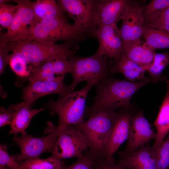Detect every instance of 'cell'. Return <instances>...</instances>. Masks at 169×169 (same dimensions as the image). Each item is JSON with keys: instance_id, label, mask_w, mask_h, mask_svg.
<instances>
[{"instance_id": "6da1fadb", "label": "cell", "mask_w": 169, "mask_h": 169, "mask_svg": "<svg viewBox=\"0 0 169 169\" xmlns=\"http://www.w3.org/2000/svg\"><path fill=\"white\" fill-rule=\"evenodd\" d=\"M150 82H132L108 76L95 84L96 94L90 106L86 107L84 116L92 112L131 109V99L139 89Z\"/></svg>"}, {"instance_id": "7a4b0ae2", "label": "cell", "mask_w": 169, "mask_h": 169, "mask_svg": "<svg viewBox=\"0 0 169 169\" xmlns=\"http://www.w3.org/2000/svg\"><path fill=\"white\" fill-rule=\"evenodd\" d=\"M93 83L87 82L82 89L72 91L59 97L57 100H50L45 105L52 115L57 114L59 118L57 127L62 128L69 125H77L84 119L86 100Z\"/></svg>"}, {"instance_id": "3957f363", "label": "cell", "mask_w": 169, "mask_h": 169, "mask_svg": "<svg viewBox=\"0 0 169 169\" xmlns=\"http://www.w3.org/2000/svg\"><path fill=\"white\" fill-rule=\"evenodd\" d=\"M73 43L65 42L63 44H49L41 41L26 40L11 42L6 44L10 51L17 50L26 57L31 67L32 73L57 56L64 54L69 56L73 55Z\"/></svg>"}, {"instance_id": "277c9868", "label": "cell", "mask_w": 169, "mask_h": 169, "mask_svg": "<svg viewBox=\"0 0 169 169\" xmlns=\"http://www.w3.org/2000/svg\"><path fill=\"white\" fill-rule=\"evenodd\" d=\"M117 111H97L85 115L84 120L76 125L82 131L90 145L88 150L92 153L100 152L104 147L114 126Z\"/></svg>"}, {"instance_id": "5b68a950", "label": "cell", "mask_w": 169, "mask_h": 169, "mask_svg": "<svg viewBox=\"0 0 169 169\" xmlns=\"http://www.w3.org/2000/svg\"><path fill=\"white\" fill-rule=\"evenodd\" d=\"M85 34V31L76 22L70 24L59 19H47L35 23L28 40L53 44L63 40L73 43L84 39Z\"/></svg>"}, {"instance_id": "8992f818", "label": "cell", "mask_w": 169, "mask_h": 169, "mask_svg": "<svg viewBox=\"0 0 169 169\" xmlns=\"http://www.w3.org/2000/svg\"><path fill=\"white\" fill-rule=\"evenodd\" d=\"M108 57L95 53L92 56L82 57L73 55L68 58L73 82L70 84L73 90L79 83L86 81L95 84L109 76L111 64H108Z\"/></svg>"}, {"instance_id": "52a82bcc", "label": "cell", "mask_w": 169, "mask_h": 169, "mask_svg": "<svg viewBox=\"0 0 169 169\" xmlns=\"http://www.w3.org/2000/svg\"><path fill=\"white\" fill-rule=\"evenodd\" d=\"M47 124L44 130V133L48 134L46 136L35 137L28 135L25 131L21 133L19 136L14 135L12 140L19 146L21 151L20 154L12 156L18 162L39 158L44 152H53L57 139L55 131L56 126L50 121Z\"/></svg>"}, {"instance_id": "ba28073f", "label": "cell", "mask_w": 169, "mask_h": 169, "mask_svg": "<svg viewBox=\"0 0 169 169\" xmlns=\"http://www.w3.org/2000/svg\"><path fill=\"white\" fill-rule=\"evenodd\" d=\"M57 139L51 157L62 159L84 158V152L90 148L87 138L76 125H69L62 128L56 126Z\"/></svg>"}, {"instance_id": "9c48e42d", "label": "cell", "mask_w": 169, "mask_h": 169, "mask_svg": "<svg viewBox=\"0 0 169 169\" xmlns=\"http://www.w3.org/2000/svg\"><path fill=\"white\" fill-rule=\"evenodd\" d=\"M18 8L7 31L0 33V43L6 44L11 42L29 40L35 23L33 2L30 0H14Z\"/></svg>"}, {"instance_id": "30bf717a", "label": "cell", "mask_w": 169, "mask_h": 169, "mask_svg": "<svg viewBox=\"0 0 169 169\" xmlns=\"http://www.w3.org/2000/svg\"><path fill=\"white\" fill-rule=\"evenodd\" d=\"M98 0H58L56 2L63 12L74 22L79 23L86 33L92 34L95 29Z\"/></svg>"}, {"instance_id": "8fae6325", "label": "cell", "mask_w": 169, "mask_h": 169, "mask_svg": "<svg viewBox=\"0 0 169 169\" xmlns=\"http://www.w3.org/2000/svg\"><path fill=\"white\" fill-rule=\"evenodd\" d=\"M130 109H120L117 111L114 126L103 149L98 153H92L100 158H114L115 153L129 136L131 119L133 114Z\"/></svg>"}, {"instance_id": "7c38bea8", "label": "cell", "mask_w": 169, "mask_h": 169, "mask_svg": "<svg viewBox=\"0 0 169 169\" xmlns=\"http://www.w3.org/2000/svg\"><path fill=\"white\" fill-rule=\"evenodd\" d=\"M92 35L98 39L99 47L95 53L119 59L122 55V40L117 23L104 25L95 29Z\"/></svg>"}, {"instance_id": "4fadbf2b", "label": "cell", "mask_w": 169, "mask_h": 169, "mask_svg": "<svg viewBox=\"0 0 169 169\" xmlns=\"http://www.w3.org/2000/svg\"><path fill=\"white\" fill-rule=\"evenodd\" d=\"M117 165L122 169H158L156 153L147 143L131 152L118 151Z\"/></svg>"}, {"instance_id": "5bb4252c", "label": "cell", "mask_w": 169, "mask_h": 169, "mask_svg": "<svg viewBox=\"0 0 169 169\" xmlns=\"http://www.w3.org/2000/svg\"><path fill=\"white\" fill-rule=\"evenodd\" d=\"M156 137V132L141 110L131 117L129 136L125 150L129 152L135 151L150 141L155 140Z\"/></svg>"}, {"instance_id": "9a60e30c", "label": "cell", "mask_w": 169, "mask_h": 169, "mask_svg": "<svg viewBox=\"0 0 169 169\" xmlns=\"http://www.w3.org/2000/svg\"><path fill=\"white\" fill-rule=\"evenodd\" d=\"M145 19L142 7L128 1L121 19L120 31L122 41L128 42L140 38Z\"/></svg>"}, {"instance_id": "2e32d148", "label": "cell", "mask_w": 169, "mask_h": 169, "mask_svg": "<svg viewBox=\"0 0 169 169\" xmlns=\"http://www.w3.org/2000/svg\"><path fill=\"white\" fill-rule=\"evenodd\" d=\"M23 92L24 102L31 106L38 98L45 95L57 94L59 97L64 96L73 90L70 84L67 86L60 81L34 80L29 81Z\"/></svg>"}, {"instance_id": "e0dca14e", "label": "cell", "mask_w": 169, "mask_h": 169, "mask_svg": "<svg viewBox=\"0 0 169 169\" xmlns=\"http://www.w3.org/2000/svg\"><path fill=\"white\" fill-rule=\"evenodd\" d=\"M128 1L125 0H98L95 29L103 25L117 23L119 20L122 19Z\"/></svg>"}, {"instance_id": "ac0fdd59", "label": "cell", "mask_w": 169, "mask_h": 169, "mask_svg": "<svg viewBox=\"0 0 169 169\" xmlns=\"http://www.w3.org/2000/svg\"><path fill=\"white\" fill-rule=\"evenodd\" d=\"M154 53L140 38L122 42V53L128 59L143 67L145 70L152 63Z\"/></svg>"}, {"instance_id": "d6986e66", "label": "cell", "mask_w": 169, "mask_h": 169, "mask_svg": "<svg viewBox=\"0 0 169 169\" xmlns=\"http://www.w3.org/2000/svg\"><path fill=\"white\" fill-rule=\"evenodd\" d=\"M145 71L143 67L128 59L122 53L120 59L115 60L110 69V73H120L131 81L152 82L150 78L145 75Z\"/></svg>"}, {"instance_id": "ffe728a7", "label": "cell", "mask_w": 169, "mask_h": 169, "mask_svg": "<svg viewBox=\"0 0 169 169\" xmlns=\"http://www.w3.org/2000/svg\"><path fill=\"white\" fill-rule=\"evenodd\" d=\"M166 83L167 92L153 123L156 137L152 147L155 150L161 145L169 132V79Z\"/></svg>"}, {"instance_id": "44dd1931", "label": "cell", "mask_w": 169, "mask_h": 169, "mask_svg": "<svg viewBox=\"0 0 169 169\" xmlns=\"http://www.w3.org/2000/svg\"><path fill=\"white\" fill-rule=\"evenodd\" d=\"M35 23L47 19H57L67 22L63 11L54 0H38L33 2Z\"/></svg>"}, {"instance_id": "7402d4cb", "label": "cell", "mask_w": 169, "mask_h": 169, "mask_svg": "<svg viewBox=\"0 0 169 169\" xmlns=\"http://www.w3.org/2000/svg\"><path fill=\"white\" fill-rule=\"evenodd\" d=\"M44 108L33 109L31 106L24 102L20 103V105L13 120L10 124V134L17 135L25 131L29 125L32 118L38 113L43 111Z\"/></svg>"}, {"instance_id": "603a6c76", "label": "cell", "mask_w": 169, "mask_h": 169, "mask_svg": "<svg viewBox=\"0 0 169 169\" xmlns=\"http://www.w3.org/2000/svg\"><path fill=\"white\" fill-rule=\"evenodd\" d=\"M169 64V53H154L153 61L146 69L150 76L152 81L157 83L160 81L166 82L168 79L162 74L165 68Z\"/></svg>"}, {"instance_id": "cb8c5ba5", "label": "cell", "mask_w": 169, "mask_h": 169, "mask_svg": "<svg viewBox=\"0 0 169 169\" xmlns=\"http://www.w3.org/2000/svg\"><path fill=\"white\" fill-rule=\"evenodd\" d=\"M142 36L147 46L152 51L169 48V33L144 27Z\"/></svg>"}, {"instance_id": "d4e9b609", "label": "cell", "mask_w": 169, "mask_h": 169, "mask_svg": "<svg viewBox=\"0 0 169 169\" xmlns=\"http://www.w3.org/2000/svg\"><path fill=\"white\" fill-rule=\"evenodd\" d=\"M144 26L169 33V7L145 17Z\"/></svg>"}, {"instance_id": "484cf974", "label": "cell", "mask_w": 169, "mask_h": 169, "mask_svg": "<svg viewBox=\"0 0 169 169\" xmlns=\"http://www.w3.org/2000/svg\"><path fill=\"white\" fill-rule=\"evenodd\" d=\"M11 68L19 77L27 78L32 73V69L26 57L20 52L13 50L9 54V64Z\"/></svg>"}, {"instance_id": "4316f807", "label": "cell", "mask_w": 169, "mask_h": 169, "mask_svg": "<svg viewBox=\"0 0 169 169\" xmlns=\"http://www.w3.org/2000/svg\"><path fill=\"white\" fill-rule=\"evenodd\" d=\"M18 163L24 169H61L64 166L61 160L51 156L46 159L38 158Z\"/></svg>"}, {"instance_id": "83f0119b", "label": "cell", "mask_w": 169, "mask_h": 169, "mask_svg": "<svg viewBox=\"0 0 169 169\" xmlns=\"http://www.w3.org/2000/svg\"><path fill=\"white\" fill-rule=\"evenodd\" d=\"M53 59L47 62L38 69L32 73L27 78L28 80L29 81L48 80L63 82V79L57 76L54 72L52 67Z\"/></svg>"}, {"instance_id": "f1b7e54d", "label": "cell", "mask_w": 169, "mask_h": 169, "mask_svg": "<svg viewBox=\"0 0 169 169\" xmlns=\"http://www.w3.org/2000/svg\"><path fill=\"white\" fill-rule=\"evenodd\" d=\"M158 169L169 167V132L159 148L155 150Z\"/></svg>"}, {"instance_id": "f546056e", "label": "cell", "mask_w": 169, "mask_h": 169, "mask_svg": "<svg viewBox=\"0 0 169 169\" xmlns=\"http://www.w3.org/2000/svg\"><path fill=\"white\" fill-rule=\"evenodd\" d=\"M69 57L65 54H60L53 61V69L54 74L63 79L65 75L71 72L70 65L67 59Z\"/></svg>"}, {"instance_id": "4dcf8cb0", "label": "cell", "mask_w": 169, "mask_h": 169, "mask_svg": "<svg viewBox=\"0 0 169 169\" xmlns=\"http://www.w3.org/2000/svg\"><path fill=\"white\" fill-rule=\"evenodd\" d=\"M18 8L17 4L14 5L5 3L0 4V30L8 28Z\"/></svg>"}, {"instance_id": "1f68e13d", "label": "cell", "mask_w": 169, "mask_h": 169, "mask_svg": "<svg viewBox=\"0 0 169 169\" xmlns=\"http://www.w3.org/2000/svg\"><path fill=\"white\" fill-rule=\"evenodd\" d=\"M86 159L92 165L93 169H122L117 165L114 158L108 159L89 156Z\"/></svg>"}, {"instance_id": "d6a6232c", "label": "cell", "mask_w": 169, "mask_h": 169, "mask_svg": "<svg viewBox=\"0 0 169 169\" xmlns=\"http://www.w3.org/2000/svg\"><path fill=\"white\" fill-rule=\"evenodd\" d=\"M8 147L4 144L0 146V166H5L9 169H24L10 156L7 151Z\"/></svg>"}, {"instance_id": "836d02e7", "label": "cell", "mask_w": 169, "mask_h": 169, "mask_svg": "<svg viewBox=\"0 0 169 169\" xmlns=\"http://www.w3.org/2000/svg\"><path fill=\"white\" fill-rule=\"evenodd\" d=\"M20 105V103L17 105H10L8 108L2 106L0 108V126L11 123Z\"/></svg>"}, {"instance_id": "e575fe53", "label": "cell", "mask_w": 169, "mask_h": 169, "mask_svg": "<svg viewBox=\"0 0 169 169\" xmlns=\"http://www.w3.org/2000/svg\"><path fill=\"white\" fill-rule=\"evenodd\" d=\"M169 7V0H153L144 8L145 17Z\"/></svg>"}, {"instance_id": "d590c367", "label": "cell", "mask_w": 169, "mask_h": 169, "mask_svg": "<svg viewBox=\"0 0 169 169\" xmlns=\"http://www.w3.org/2000/svg\"><path fill=\"white\" fill-rule=\"evenodd\" d=\"M10 51L6 44L0 43V74L3 73L9 64V52Z\"/></svg>"}, {"instance_id": "8d00e7d4", "label": "cell", "mask_w": 169, "mask_h": 169, "mask_svg": "<svg viewBox=\"0 0 169 169\" xmlns=\"http://www.w3.org/2000/svg\"><path fill=\"white\" fill-rule=\"evenodd\" d=\"M61 169H93L91 163L84 157L78 158L77 160L71 165L64 166Z\"/></svg>"}, {"instance_id": "74e56055", "label": "cell", "mask_w": 169, "mask_h": 169, "mask_svg": "<svg viewBox=\"0 0 169 169\" xmlns=\"http://www.w3.org/2000/svg\"><path fill=\"white\" fill-rule=\"evenodd\" d=\"M0 169H9L5 166H0Z\"/></svg>"}]
</instances>
